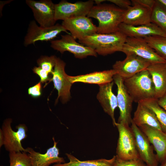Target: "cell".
Instances as JSON below:
<instances>
[{
	"mask_svg": "<svg viewBox=\"0 0 166 166\" xmlns=\"http://www.w3.org/2000/svg\"><path fill=\"white\" fill-rule=\"evenodd\" d=\"M154 85L155 98L158 100L166 93V63L151 64L147 68Z\"/></svg>",
	"mask_w": 166,
	"mask_h": 166,
	"instance_id": "obj_22",
	"label": "cell"
},
{
	"mask_svg": "<svg viewBox=\"0 0 166 166\" xmlns=\"http://www.w3.org/2000/svg\"><path fill=\"white\" fill-rule=\"evenodd\" d=\"M62 25L75 39L78 40L97 33V26L87 16H80L66 19Z\"/></svg>",
	"mask_w": 166,
	"mask_h": 166,
	"instance_id": "obj_14",
	"label": "cell"
},
{
	"mask_svg": "<svg viewBox=\"0 0 166 166\" xmlns=\"http://www.w3.org/2000/svg\"><path fill=\"white\" fill-rule=\"evenodd\" d=\"M119 31L127 37L144 38L154 35L166 37V33L152 23L148 25L133 26L122 22L119 26Z\"/></svg>",
	"mask_w": 166,
	"mask_h": 166,
	"instance_id": "obj_20",
	"label": "cell"
},
{
	"mask_svg": "<svg viewBox=\"0 0 166 166\" xmlns=\"http://www.w3.org/2000/svg\"><path fill=\"white\" fill-rule=\"evenodd\" d=\"M144 38L157 53L166 60V37L154 35Z\"/></svg>",
	"mask_w": 166,
	"mask_h": 166,
	"instance_id": "obj_27",
	"label": "cell"
},
{
	"mask_svg": "<svg viewBox=\"0 0 166 166\" xmlns=\"http://www.w3.org/2000/svg\"><path fill=\"white\" fill-rule=\"evenodd\" d=\"M158 1L162 4L166 8V0H158Z\"/></svg>",
	"mask_w": 166,
	"mask_h": 166,
	"instance_id": "obj_38",
	"label": "cell"
},
{
	"mask_svg": "<svg viewBox=\"0 0 166 166\" xmlns=\"http://www.w3.org/2000/svg\"><path fill=\"white\" fill-rule=\"evenodd\" d=\"M124 81L117 74L114 76L113 81L117 87V97L120 111L118 123L129 126L132 120L131 113L133 101L125 87Z\"/></svg>",
	"mask_w": 166,
	"mask_h": 166,
	"instance_id": "obj_10",
	"label": "cell"
},
{
	"mask_svg": "<svg viewBox=\"0 0 166 166\" xmlns=\"http://www.w3.org/2000/svg\"><path fill=\"white\" fill-rule=\"evenodd\" d=\"M124 84L134 102L155 99L154 85L152 77L147 69L125 79Z\"/></svg>",
	"mask_w": 166,
	"mask_h": 166,
	"instance_id": "obj_3",
	"label": "cell"
},
{
	"mask_svg": "<svg viewBox=\"0 0 166 166\" xmlns=\"http://www.w3.org/2000/svg\"><path fill=\"white\" fill-rule=\"evenodd\" d=\"M158 166H166V159L163 162L160 163V164Z\"/></svg>",
	"mask_w": 166,
	"mask_h": 166,
	"instance_id": "obj_39",
	"label": "cell"
},
{
	"mask_svg": "<svg viewBox=\"0 0 166 166\" xmlns=\"http://www.w3.org/2000/svg\"><path fill=\"white\" fill-rule=\"evenodd\" d=\"M122 61H117L113 69L124 80L147 69L151 64L146 60L134 54L126 55Z\"/></svg>",
	"mask_w": 166,
	"mask_h": 166,
	"instance_id": "obj_12",
	"label": "cell"
},
{
	"mask_svg": "<svg viewBox=\"0 0 166 166\" xmlns=\"http://www.w3.org/2000/svg\"><path fill=\"white\" fill-rule=\"evenodd\" d=\"M151 20L166 33V8L158 0H156L152 10Z\"/></svg>",
	"mask_w": 166,
	"mask_h": 166,
	"instance_id": "obj_25",
	"label": "cell"
},
{
	"mask_svg": "<svg viewBox=\"0 0 166 166\" xmlns=\"http://www.w3.org/2000/svg\"><path fill=\"white\" fill-rule=\"evenodd\" d=\"M52 139L53 146L48 149L44 154L36 152L30 147L26 148V152L30 159L31 166H49L53 164L65 163L64 159L59 156V151L57 146V142L55 141L53 137Z\"/></svg>",
	"mask_w": 166,
	"mask_h": 166,
	"instance_id": "obj_17",
	"label": "cell"
},
{
	"mask_svg": "<svg viewBox=\"0 0 166 166\" xmlns=\"http://www.w3.org/2000/svg\"><path fill=\"white\" fill-rule=\"evenodd\" d=\"M65 63L59 58H56V63L52 73L51 81L53 83L54 88L58 91V97L56 102L59 98L63 103L70 99V89L73 84L69 81L65 71Z\"/></svg>",
	"mask_w": 166,
	"mask_h": 166,
	"instance_id": "obj_13",
	"label": "cell"
},
{
	"mask_svg": "<svg viewBox=\"0 0 166 166\" xmlns=\"http://www.w3.org/2000/svg\"><path fill=\"white\" fill-rule=\"evenodd\" d=\"M131 128L135 137L140 158L148 166H158L159 161L154 148L146 136L132 120Z\"/></svg>",
	"mask_w": 166,
	"mask_h": 166,
	"instance_id": "obj_15",
	"label": "cell"
},
{
	"mask_svg": "<svg viewBox=\"0 0 166 166\" xmlns=\"http://www.w3.org/2000/svg\"><path fill=\"white\" fill-rule=\"evenodd\" d=\"M115 126L119 132L116 148V156L123 160L140 158L134 135L129 126L116 122Z\"/></svg>",
	"mask_w": 166,
	"mask_h": 166,
	"instance_id": "obj_4",
	"label": "cell"
},
{
	"mask_svg": "<svg viewBox=\"0 0 166 166\" xmlns=\"http://www.w3.org/2000/svg\"><path fill=\"white\" fill-rule=\"evenodd\" d=\"M69 160L68 163L57 164L52 166H112L116 159V156L111 159H101L97 160L81 161L71 154L66 153Z\"/></svg>",
	"mask_w": 166,
	"mask_h": 166,
	"instance_id": "obj_24",
	"label": "cell"
},
{
	"mask_svg": "<svg viewBox=\"0 0 166 166\" xmlns=\"http://www.w3.org/2000/svg\"><path fill=\"white\" fill-rule=\"evenodd\" d=\"M50 46L61 53L68 51L77 58L83 59L89 56L97 57V53L92 48L77 42L71 35H61L60 39L50 41Z\"/></svg>",
	"mask_w": 166,
	"mask_h": 166,
	"instance_id": "obj_7",
	"label": "cell"
},
{
	"mask_svg": "<svg viewBox=\"0 0 166 166\" xmlns=\"http://www.w3.org/2000/svg\"><path fill=\"white\" fill-rule=\"evenodd\" d=\"M4 138L2 130L0 129V148L4 145Z\"/></svg>",
	"mask_w": 166,
	"mask_h": 166,
	"instance_id": "obj_36",
	"label": "cell"
},
{
	"mask_svg": "<svg viewBox=\"0 0 166 166\" xmlns=\"http://www.w3.org/2000/svg\"><path fill=\"white\" fill-rule=\"evenodd\" d=\"M94 1H77L74 3L62 0L55 4V19L56 21L80 16H87L93 6Z\"/></svg>",
	"mask_w": 166,
	"mask_h": 166,
	"instance_id": "obj_9",
	"label": "cell"
},
{
	"mask_svg": "<svg viewBox=\"0 0 166 166\" xmlns=\"http://www.w3.org/2000/svg\"><path fill=\"white\" fill-rule=\"evenodd\" d=\"M26 4L32 10L34 18L39 26L49 27L55 25V4L50 0H26Z\"/></svg>",
	"mask_w": 166,
	"mask_h": 166,
	"instance_id": "obj_11",
	"label": "cell"
},
{
	"mask_svg": "<svg viewBox=\"0 0 166 166\" xmlns=\"http://www.w3.org/2000/svg\"><path fill=\"white\" fill-rule=\"evenodd\" d=\"M41 83V82H39L34 85L30 87L28 90L29 95L34 98L40 97L42 93Z\"/></svg>",
	"mask_w": 166,
	"mask_h": 166,
	"instance_id": "obj_32",
	"label": "cell"
},
{
	"mask_svg": "<svg viewBox=\"0 0 166 166\" xmlns=\"http://www.w3.org/2000/svg\"><path fill=\"white\" fill-rule=\"evenodd\" d=\"M12 122V119L8 118L2 124L1 129L4 138L3 145L9 152H26V149L22 146V141L27 136V128L24 124H19L16 126L17 130L15 131L11 127Z\"/></svg>",
	"mask_w": 166,
	"mask_h": 166,
	"instance_id": "obj_6",
	"label": "cell"
},
{
	"mask_svg": "<svg viewBox=\"0 0 166 166\" xmlns=\"http://www.w3.org/2000/svg\"><path fill=\"white\" fill-rule=\"evenodd\" d=\"M139 127L153 146L159 162L162 163L166 159V133L147 125Z\"/></svg>",
	"mask_w": 166,
	"mask_h": 166,
	"instance_id": "obj_18",
	"label": "cell"
},
{
	"mask_svg": "<svg viewBox=\"0 0 166 166\" xmlns=\"http://www.w3.org/2000/svg\"><path fill=\"white\" fill-rule=\"evenodd\" d=\"M131 1L132 6L124 10L122 22L133 26L151 23L152 10L137 3L135 0Z\"/></svg>",
	"mask_w": 166,
	"mask_h": 166,
	"instance_id": "obj_16",
	"label": "cell"
},
{
	"mask_svg": "<svg viewBox=\"0 0 166 166\" xmlns=\"http://www.w3.org/2000/svg\"><path fill=\"white\" fill-rule=\"evenodd\" d=\"M10 166H31L30 159L26 152L9 153Z\"/></svg>",
	"mask_w": 166,
	"mask_h": 166,
	"instance_id": "obj_28",
	"label": "cell"
},
{
	"mask_svg": "<svg viewBox=\"0 0 166 166\" xmlns=\"http://www.w3.org/2000/svg\"><path fill=\"white\" fill-rule=\"evenodd\" d=\"M124 11L113 4L101 3L93 6L87 16L98 21L97 33L110 34L119 31Z\"/></svg>",
	"mask_w": 166,
	"mask_h": 166,
	"instance_id": "obj_1",
	"label": "cell"
},
{
	"mask_svg": "<svg viewBox=\"0 0 166 166\" xmlns=\"http://www.w3.org/2000/svg\"><path fill=\"white\" fill-rule=\"evenodd\" d=\"M135 1L152 10L156 2V0H135Z\"/></svg>",
	"mask_w": 166,
	"mask_h": 166,
	"instance_id": "obj_34",
	"label": "cell"
},
{
	"mask_svg": "<svg viewBox=\"0 0 166 166\" xmlns=\"http://www.w3.org/2000/svg\"><path fill=\"white\" fill-rule=\"evenodd\" d=\"M114 82L99 85V92L97 99L100 103L104 111L111 118L113 125L115 126L116 123L114 111L118 107L117 96L113 91Z\"/></svg>",
	"mask_w": 166,
	"mask_h": 166,
	"instance_id": "obj_19",
	"label": "cell"
},
{
	"mask_svg": "<svg viewBox=\"0 0 166 166\" xmlns=\"http://www.w3.org/2000/svg\"><path fill=\"white\" fill-rule=\"evenodd\" d=\"M127 38L119 31L110 34L96 33L78 40V42L94 49L97 54L105 56L121 52Z\"/></svg>",
	"mask_w": 166,
	"mask_h": 166,
	"instance_id": "obj_2",
	"label": "cell"
},
{
	"mask_svg": "<svg viewBox=\"0 0 166 166\" xmlns=\"http://www.w3.org/2000/svg\"><path fill=\"white\" fill-rule=\"evenodd\" d=\"M62 32L70 34L62 25L58 23L51 27H45L38 26L35 21H32L29 24L27 33L24 38V45L27 46L34 44L39 41H51Z\"/></svg>",
	"mask_w": 166,
	"mask_h": 166,
	"instance_id": "obj_8",
	"label": "cell"
},
{
	"mask_svg": "<svg viewBox=\"0 0 166 166\" xmlns=\"http://www.w3.org/2000/svg\"><path fill=\"white\" fill-rule=\"evenodd\" d=\"M94 2H95L96 4L97 5H99L100 4H101V3L104 1H105V0H95L94 1Z\"/></svg>",
	"mask_w": 166,
	"mask_h": 166,
	"instance_id": "obj_37",
	"label": "cell"
},
{
	"mask_svg": "<svg viewBox=\"0 0 166 166\" xmlns=\"http://www.w3.org/2000/svg\"><path fill=\"white\" fill-rule=\"evenodd\" d=\"M157 102L159 105L166 111V93L157 100Z\"/></svg>",
	"mask_w": 166,
	"mask_h": 166,
	"instance_id": "obj_35",
	"label": "cell"
},
{
	"mask_svg": "<svg viewBox=\"0 0 166 166\" xmlns=\"http://www.w3.org/2000/svg\"><path fill=\"white\" fill-rule=\"evenodd\" d=\"M121 52L126 55H136L151 64L166 63V60L157 53L144 38L127 37Z\"/></svg>",
	"mask_w": 166,
	"mask_h": 166,
	"instance_id": "obj_5",
	"label": "cell"
},
{
	"mask_svg": "<svg viewBox=\"0 0 166 166\" xmlns=\"http://www.w3.org/2000/svg\"><path fill=\"white\" fill-rule=\"evenodd\" d=\"M151 109L155 113L162 131L166 133V111L158 104L157 100L151 99L140 102Z\"/></svg>",
	"mask_w": 166,
	"mask_h": 166,
	"instance_id": "obj_26",
	"label": "cell"
},
{
	"mask_svg": "<svg viewBox=\"0 0 166 166\" xmlns=\"http://www.w3.org/2000/svg\"><path fill=\"white\" fill-rule=\"evenodd\" d=\"M112 166H148L140 158H136L128 160H123L117 156Z\"/></svg>",
	"mask_w": 166,
	"mask_h": 166,
	"instance_id": "obj_30",
	"label": "cell"
},
{
	"mask_svg": "<svg viewBox=\"0 0 166 166\" xmlns=\"http://www.w3.org/2000/svg\"><path fill=\"white\" fill-rule=\"evenodd\" d=\"M3 166L2 165V166Z\"/></svg>",
	"mask_w": 166,
	"mask_h": 166,
	"instance_id": "obj_40",
	"label": "cell"
},
{
	"mask_svg": "<svg viewBox=\"0 0 166 166\" xmlns=\"http://www.w3.org/2000/svg\"><path fill=\"white\" fill-rule=\"evenodd\" d=\"M138 103L132 121L138 127L147 125L161 130L159 121L154 112L142 103Z\"/></svg>",
	"mask_w": 166,
	"mask_h": 166,
	"instance_id": "obj_23",
	"label": "cell"
},
{
	"mask_svg": "<svg viewBox=\"0 0 166 166\" xmlns=\"http://www.w3.org/2000/svg\"><path fill=\"white\" fill-rule=\"evenodd\" d=\"M34 72L38 75L40 77L41 82L42 83H45V87L47 85V81L49 83L51 81L52 75L47 72L44 70L41 67H34L33 69Z\"/></svg>",
	"mask_w": 166,
	"mask_h": 166,
	"instance_id": "obj_31",
	"label": "cell"
},
{
	"mask_svg": "<svg viewBox=\"0 0 166 166\" xmlns=\"http://www.w3.org/2000/svg\"><path fill=\"white\" fill-rule=\"evenodd\" d=\"M107 1L116 5L118 7L124 10L127 9L132 5L128 0H109Z\"/></svg>",
	"mask_w": 166,
	"mask_h": 166,
	"instance_id": "obj_33",
	"label": "cell"
},
{
	"mask_svg": "<svg viewBox=\"0 0 166 166\" xmlns=\"http://www.w3.org/2000/svg\"><path fill=\"white\" fill-rule=\"evenodd\" d=\"M57 57L42 56L37 61L39 66L51 75L56 63Z\"/></svg>",
	"mask_w": 166,
	"mask_h": 166,
	"instance_id": "obj_29",
	"label": "cell"
},
{
	"mask_svg": "<svg viewBox=\"0 0 166 166\" xmlns=\"http://www.w3.org/2000/svg\"><path fill=\"white\" fill-rule=\"evenodd\" d=\"M116 74V72L113 69L76 76L68 75V78L72 84L76 82H81L96 84L99 85L113 81L114 76Z\"/></svg>",
	"mask_w": 166,
	"mask_h": 166,
	"instance_id": "obj_21",
	"label": "cell"
}]
</instances>
